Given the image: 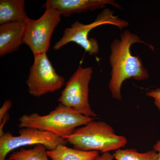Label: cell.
<instances>
[{"label": "cell", "instance_id": "cell-18", "mask_svg": "<svg viewBox=\"0 0 160 160\" xmlns=\"http://www.w3.org/2000/svg\"><path fill=\"white\" fill-rule=\"evenodd\" d=\"M9 120V113H8L4 117L3 119L0 121V137L2 136L5 133L3 131V129H4V126Z\"/></svg>", "mask_w": 160, "mask_h": 160}, {"label": "cell", "instance_id": "cell-16", "mask_svg": "<svg viewBox=\"0 0 160 160\" xmlns=\"http://www.w3.org/2000/svg\"><path fill=\"white\" fill-rule=\"evenodd\" d=\"M12 105V102L11 100H6L5 101L2 106L0 109V121L3 119V118L7 113H9L8 111L11 109Z\"/></svg>", "mask_w": 160, "mask_h": 160}, {"label": "cell", "instance_id": "cell-15", "mask_svg": "<svg viewBox=\"0 0 160 160\" xmlns=\"http://www.w3.org/2000/svg\"><path fill=\"white\" fill-rule=\"evenodd\" d=\"M146 95L153 99L155 106L160 112V88L147 92Z\"/></svg>", "mask_w": 160, "mask_h": 160}, {"label": "cell", "instance_id": "cell-19", "mask_svg": "<svg viewBox=\"0 0 160 160\" xmlns=\"http://www.w3.org/2000/svg\"><path fill=\"white\" fill-rule=\"evenodd\" d=\"M153 149L158 153V160H160V139L154 144Z\"/></svg>", "mask_w": 160, "mask_h": 160}, {"label": "cell", "instance_id": "cell-2", "mask_svg": "<svg viewBox=\"0 0 160 160\" xmlns=\"http://www.w3.org/2000/svg\"><path fill=\"white\" fill-rule=\"evenodd\" d=\"M65 139L75 149L102 153L123 149L128 142L125 137L116 134L106 122L94 120L77 128Z\"/></svg>", "mask_w": 160, "mask_h": 160}, {"label": "cell", "instance_id": "cell-13", "mask_svg": "<svg viewBox=\"0 0 160 160\" xmlns=\"http://www.w3.org/2000/svg\"><path fill=\"white\" fill-rule=\"evenodd\" d=\"M47 151L44 145L38 144L32 149L21 148L12 153L7 160H49Z\"/></svg>", "mask_w": 160, "mask_h": 160}, {"label": "cell", "instance_id": "cell-1", "mask_svg": "<svg viewBox=\"0 0 160 160\" xmlns=\"http://www.w3.org/2000/svg\"><path fill=\"white\" fill-rule=\"evenodd\" d=\"M142 43L153 49L151 45L141 40L139 37L128 30L123 32L120 39H115L110 45L109 63L111 67V78L109 88L114 99L122 100L121 89L126 79L145 81L149 78L148 70L143 66L138 56L132 54L131 47L135 43Z\"/></svg>", "mask_w": 160, "mask_h": 160}, {"label": "cell", "instance_id": "cell-6", "mask_svg": "<svg viewBox=\"0 0 160 160\" xmlns=\"http://www.w3.org/2000/svg\"><path fill=\"white\" fill-rule=\"evenodd\" d=\"M61 16L56 9L46 8L39 18L30 19L26 23L23 44L29 46L33 55L49 51L52 36L61 21Z\"/></svg>", "mask_w": 160, "mask_h": 160}, {"label": "cell", "instance_id": "cell-8", "mask_svg": "<svg viewBox=\"0 0 160 160\" xmlns=\"http://www.w3.org/2000/svg\"><path fill=\"white\" fill-rule=\"evenodd\" d=\"M19 134L14 136L8 132L0 137V160H6L10 152L23 146L42 144L47 150H52L59 145L66 146L68 143L64 138L34 128H21Z\"/></svg>", "mask_w": 160, "mask_h": 160}, {"label": "cell", "instance_id": "cell-14", "mask_svg": "<svg viewBox=\"0 0 160 160\" xmlns=\"http://www.w3.org/2000/svg\"><path fill=\"white\" fill-rule=\"evenodd\" d=\"M115 160H158V154L155 150L141 152L134 149H121L113 153Z\"/></svg>", "mask_w": 160, "mask_h": 160}, {"label": "cell", "instance_id": "cell-5", "mask_svg": "<svg viewBox=\"0 0 160 160\" xmlns=\"http://www.w3.org/2000/svg\"><path fill=\"white\" fill-rule=\"evenodd\" d=\"M93 70L81 65L66 83L58 101L72 111L92 118L97 114L92 109L89 101V84Z\"/></svg>", "mask_w": 160, "mask_h": 160}, {"label": "cell", "instance_id": "cell-4", "mask_svg": "<svg viewBox=\"0 0 160 160\" xmlns=\"http://www.w3.org/2000/svg\"><path fill=\"white\" fill-rule=\"evenodd\" d=\"M104 25H111L120 30L129 26V22L114 15L109 8L103 9L97 17L94 22L89 24H83L77 21L71 27L65 29L63 36L53 46L54 50H59L69 42H74L81 46L90 55L98 54L99 46L98 41L94 38H89V32L94 28Z\"/></svg>", "mask_w": 160, "mask_h": 160}, {"label": "cell", "instance_id": "cell-10", "mask_svg": "<svg viewBox=\"0 0 160 160\" xmlns=\"http://www.w3.org/2000/svg\"><path fill=\"white\" fill-rule=\"evenodd\" d=\"M26 23L16 22L0 26V56L17 51L23 44Z\"/></svg>", "mask_w": 160, "mask_h": 160}, {"label": "cell", "instance_id": "cell-7", "mask_svg": "<svg viewBox=\"0 0 160 160\" xmlns=\"http://www.w3.org/2000/svg\"><path fill=\"white\" fill-rule=\"evenodd\" d=\"M34 58L26 81L29 94L40 97L61 89L64 86L65 78L58 74L47 53L36 55Z\"/></svg>", "mask_w": 160, "mask_h": 160}, {"label": "cell", "instance_id": "cell-12", "mask_svg": "<svg viewBox=\"0 0 160 160\" xmlns=\"http://www.w3.org/2000/svg\"><path fill=\"white\" fill-rule=\"evenodd\" d=\"M48 157L52 160H93L99 155L98 152L84 151L59 145L52 150H47Z\"/></svg>", "mask_w": 160, "mask_h": 160}, {"label": "cell", "instance_id": "cell-3", "mask_svg": "<svg viewBox=\"0 0 160 160\" xmlns=\"http://www.w3.org/2000/svg\"><path fill=\"white\" fill-rule=\"evenodd\" d=\"M95 120L69 109L61 103L46 115L38 113L24 114L20 118V128H34L48 132L65 138L74 132L78 127Z\"/></svg>", "mask_w": 160, "mask_h": 160}, {"label": "cell", "instance_id": "cell-9", "mask_svg": "<svg viewBox=\"0 0 160 160\" xmlns=\"http://www.w3.org/2000/svg\"><path fill=\"white\" fill-rule=\"evenodd\" d=\"M107 5L122 9L120 4L113 0H47L42 8H53L63 16L69 17L74 13L104 9Z\"/></svg>", "mask_w": 160, "mask_h": 160}, {"label": "cell", "instance_id": "cell-11", "mask_svg": "<svg viewBox=\"0 0 160 160\" xmlns=\"http://www.w3.org/2000/svg\"><path fill=\"white\" fill-rule=\"evenodd\" d=\"M24 0L0 1V25L22 22L27 23L30 18L25 9Z\"/></svg>", "mask_w": 160, "mask_h": 160}, {"label": "cell", "instance_id": "cell-17", "mask_svg": "<svg viewBox=\"0 0 160 160\" xmlns=\"http://www.w3.org/2000/svg\"><path fill=\"white\" fill-rule=\"evenodd\" d=\"M114 159L113 154L110 152H106L102 153L101 155H99L97 158L93 160H113Z\"/></svg>", "mask_w": 160, "mask_h": 160}]
</instances>
